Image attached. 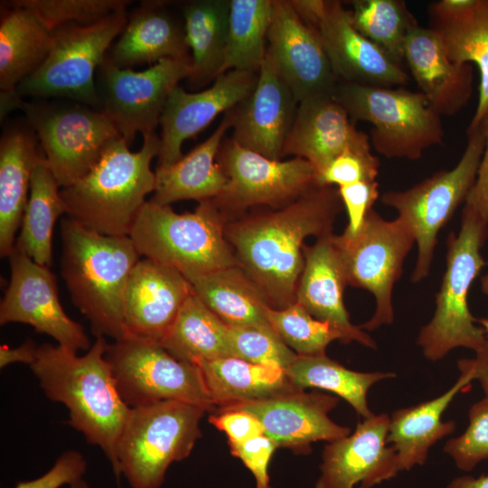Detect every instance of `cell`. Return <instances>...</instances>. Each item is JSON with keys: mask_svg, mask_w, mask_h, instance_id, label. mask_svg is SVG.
Returning a JSON list of instances; mask_svg holds the SVG:
<instances>
[{"mask_svg": "<svg viewBox=\"0 0 488 488\" xmlns=\"http://www.w3.org/2000/svg\"><path fill=\"white\" fill-rule=\"evenodd\" d=\"M230 0H195L183 4L186 40L192 52L188 85L200 89L221 74L227 44Z\"/></svg>", "mask_w": 488, "mask_h": 488, "instance_id": "35", "label": "cell"}, {"mask_svg": "<svg viewBox=\"0 0 488 488\" xmlns=\"http://www.w3.org/2000/svg\"><path fill=\"white\" fill-rule=\"evenodd\" d=\"M446 488H488V474L477 477L463 475L452 480Z\"/></svg>", "mask_w": 488, "mask_h": 488, "instance_id": "53", "label": "cell"}, {"mask_svg": "<svg viewBox=\"0 0 488 488\" xmlns=\"http://www.w3.org/2000/svg\"><path fill=\"white\" fill-rule=\"evenodd\" d=\"M469 423L465 431L449 439L444 451L463 471H472L482 461L488 459V397L471 406Z\"/></svg>", "mask_w": 488, "mask_h": 488, "instance_id": "44", "label": "cell"}, {"mask_svg": "<svg viewBox=\"0 0 488 488\" xmlns=\"http://www.w3.org/2000/svg\"><path fill=\"white\" fill-rule=\"evenodd\" d=\"M481 290L484 295L488 296V271L481 279Z\"/></svg>", "mask_w": 488, "mask_h": 488, "instance_id": "54", "label": "cell"}, {"mask_svg": "<svg viewBox=\"0 0 488 488\" xmlns=\"http://www.w3.org/2000/svg\"><path fill=\"white\" fill-rule=\"evenodd\" d=\"M487 236L488 223L464 205L460 230L457 234L451 232L446 240V267L436 296L435 313L418 336L428 361L442 360L458 347L475 353L488 349V337L475 324L468 305L471 286L485 266L481 249Z\"/></svg>", "mask_w": 488, "mask_h": 488, "instance_id": "6", "label": "cell"}, {"mask_svg": "<svg viewBox=\"0 0 488 488\" xmlns=\"http://www.w3.org/2000/svg\"><path fill=\"white\" fill-rule=\"evenodd\" d=\"M343 206L338 188L319 184L282 208L229 220L226 239L270 308L296 303L305 239L333 233Z\"/></svg>", "mask_w": 488, "mask_h": 488, "instance_id": "1", "label": "cell"}, {"mask_svg": "<svg viewBox=\"0 0 488 488\" xmlns=\"http://www.w3.org/2000/svg\"><path fill=\"white\" fill-rule=\"evenodd\" d=\"M70 488H89L87 482H85L83 479L72 483L70 485Z\"/></svg>", "mask_w": 488, "mask_h": 488, "instance_id": "56", "label": "cell"}, {"mask_svg": "<svg viewBox=\"0 0 488 488\" xmlns=\"http://www.w3.org/2000/svg\"><path fill=\"white\" fill-rule=\"evenodd\" d=\"M349 149L371 150L370 137L355 127L333 96L298 104L283 157L293 155L307 160L319 176L334 158Z\"/></svg>", "mask_w": 488, "mask_h": 488, "instance_id": "25", "label": "cell"}, {"mask_svg": "<svg viewBox=\"0 0 488 488\" xmlns=\"http://www.w3.org/2000/svg\"><path fill=\"white\" fill-rule=\"evenodd\" d=\"M64 213L66 208L61 196V187L44 160L33 173L29 198L14 249L35 263L50 267L54 226Z\"/></svg>", "mask_w": 488, "mask_h": 488, "instance_id": "36", "label": "cell"}, {"mask_svg": "<svg viewBox=\"0 0 488 488\" xmlns=\"http://www.w3.org/2000/svg\"><path fill=\"white\" fill-rule=\"evenodd\" d=\"M10 280L0 303V324L21 323L36 333L78 352L90 344L85 329L65 313L61 305L57 280L50 267L35 263L14 249L8 257Z\"/></svg>", "mask_w": 488, "mask_h": 488, "instance_id": "17", "label": "cell"}, {"mask_svg": "<svg viewBox=\"0 0 488 488\" xmlns=\"http://www.w3.org/2000/svg\"><path fill=\"white\" fill-rule=\"evenodd\" d=\"M228 338L231 357L249 362L286 371L297 356L272 327L228 325Z\"/></svg>", "mask_w": 488, "mask_h": 488, "instance_id": "43", "label": "cell"}, {"mask_svg": "<svg viewBox=\"0 0 488 488\" xmlns=\"http://www.w3.org/2000/svg\"><path fill=\"white\" fill-rule=\"evenodd\" d=\"M87 462L82 454L67 450L56 459L52 467L42 476L32 481L19 482L14 488H60L82 479Z\"/></svg>", "mask_w": 488, "mask_h": 488, "instance_id": "48", "label": "cell"}, {"mask_svg": "<svg viewBox=\"0 0 488 488\" xmlns=\"http://www.w3.org/2000/svg\"><path fill=\"white\" fill-rule=\"evenodd\" d=\"M160 136L143 135L139 151L131 152L118 136L80 179L61 189L68 217L108 236H129L146 196L155 189L151 162L158 156Z\"/></svg>", "mask_w": 488, "mask_h": 488, "instance_id": "4", "label": "cell"}, {"mask_svg": "<svg viewBox=\"0 0 488 488\" xmlns=\"http://www.w3.org/2000/svg\"><path fill=\"white\" fill-rule=\"evenodd\" d=\"M38 346L28 339L16 348L4 344L0 346V368H5L15 362L26 363L29 366L35 361Z\"/></svg>", "mask_w": 488, "mask_h": 488, "instance_id": "51", "label": "cell"}, {"mask_svg": "<svg viewBox=\"0 0 488 488\" xmlns=\"http://www.w3.org/2000/svg\"><path fill=\"white\" fill-rule=\"evenodd\" d=\"M107 55L122 69L164 59L190 57L183 18L162 1H141L128 13L127 22Z\"/></svg>", "mask_w": 488, "mask_h": 488, "instance_id": "29", "label": "cell"}, {"mask_svg": "<svg viewBox=\"0 0 488 488\" xmlns=\"http://www.w3.org/2000/svg\"><path fill=\"white\" fill-rule=\"evenodd\" d=\"M258 72L232 70L218 76L199 92L175 87L160 118L161 148L157 167L171 165L183 157V142L195 136L221 113L232 109L254 90Z\"/></svg>", "mask_w": 488, "mask_h": 488, "instance_id": "20", "label": "cell"}, {"mask_svg": "<svg viewBox=\"0 0 488 488\" xmlns=\"http://www.w3.org/2000/svg\"><path fill=\"white\" fill-rule=\"evenodd\" d=\"M194 364L216 410L296 390L286 371L275 365L253 363L237 357L199 361Z\"/></svg>", "mask_w": 488, "mask_h": 488, "instance_id": "33", "label": "cell"}, {"mask_svg": "<svg viewBox=\"0 0 488 488\" xmlns=\"http://www.w3.org/2000/svg\"><path fill=\"white\" fill-rule=\"evenodd\" d=\"M377 181H362L338 187L339 194L348 214V224L343 233L352 238L361 229L368 212L379 198Z\"/></svg>", "mask_w": 488, "mask_h": 488, "instance_id": "46", "label": "cell"}, {"mask_svg": "<svg viewBox=\"0 0 488 488\" xmlns=\"http://www.w3.org/2000/svg\"><path fill=\"white\" fill-rule=\"evenodd\" d=\"M192 287L178 270L149 258L132 269L124 295L129 335L159 343L174 324Z\"/></svg>", "mask_w": 488, "mask_h": 488, "instance_id": "24", "label": "cell"}, {"mask_svg": "<svg viewBox=\"0 0 488 488\" xmlns=\"http://www.w3.org/2000/svg\"><path fill=\"white\" fill-rule=\"evenodd\" d=\"M404 61L419 91L442 116H454L469 102L473 93V67L457 63L447 55L435 31L417 23L407 37Z\"/></svg>", "mask_w": 488, "mask_h": 488, "instance_id": "26", "label": "cell"}, {"mask_svg": "<svg viewBox=\"0 0 488 488\" xmlns=\"http://www.w3.org/2000/svg\"><path fill=\"white\" fill-rule=\"evenodd\" d=\"M52 31L30 10L1 1L0 93H16L18 84L45 61Z\"/></svg>", "mask_w": 488, "mask_h": 488, "instance_id": "32", "label": "cell"}, {"mask_svg": "<svg viewBox=\"0 0 488 488\" xmlns=\"http://www.w3.org/2000/svg\"><path fill=\"white\" fill-rule=\"evenodd\" d=\"M476 322L479 323V324L484 331L486 336L488 337V318L476 319Z\"/></svg>", "mask_w": 488, "mask_h": 488, "instance_id": "55", "label": "cell"}, {"mask_svg": "<svg viewBox=\"0 0 488 488\" xmlns=\"http://www.w3.org/2000/svg\"><path fill=\"white\" fill-rule=\"evenodd\" d=\"M466 135V147L455 167L438 171L405 191H388L381 196V202L395 209L415 236L418 256L410 278L414 283L428 276L438 232L465 202L475 182L484 138L478 127L467 129Z\"/></svg>", "mask_w": 488, "mask_h": 488, "instance_id": "10", "label": "cell"}, {"mask_svg": "<svg viewBox=\"0 0 488 488\" xmlns=\"http://www.w3.org/2000/svg\"><path fill=\"white\" fill-rule=\"evenodd\" d=\"M380 160L371 150H346L319 174L321 185L338 187L362 181H376Z\"/></svg>", "mask_w": 488, "mask_h": 488, "instance_id": "45", "label": "cell"}, {"mask_svg": "<svg viewBox=\"0 0 488 488\" xmlns=\"http://www.w3.org/2000/svg\"><path fill=\"white\" fill-rule=\"evenodd\" d=\"M286 373L296 389L316 388L331 391L346 400L363 418L373 415L367 401L371 386L382 380L396 377L393 372L352 371L326 354L297 355Z\"/></svg>", "mask_w": 488, "mask_h": 488, "instance_id": "38", "label": "cell"}, {"mask_svg": "<svg viewBox=\"0 0 488 488\" xmlns=\"http://www.w3.org/2000/svg\"><path fill=\"white\" fill-rule=\"evenodd\" d=\"M187 280L195 295L227 325L271 327L266 317L268 305L262 292L239 266Z\"/></svg>", "mask_w": 488, "mask_h": 488, "instance_id": "34", "label": "cell"}, {"mask_svg": "<svg viewBox=\"0 0 488 488\" xmlns=\"http://www.w3.org/2000/svg\"><path fill=\"white\" fill-rule=\"evenodd\" d=\"M105 357L122 399L131 408L180 400L216 411L199 368L175 358L159 343L128 335L108 343Z\"/></svg>", "mask_w": 488, "mask_h": 488, "instance_id": "12", "label": "cell"}, {"mask_svg": "<svg viewBox=\"0 0 488 488\" xmlns=\"http://www.w3.org/2000/svg\"><path fill=\"white\" fill-rule=\"evenodd\" d=\"M27 120L5 125L0 139V255L12 253L21 227L35 167L45 160Z\"/></svg>", "mask_w": 488, "mask_h": 488, "instance_id": "28", "label": "cell"}, {"mask_svg": "<svg viewBox=\"0 0 488 488\" xmlns=\"http://www.w3.org/2000/svg\"><path fill=\"white\" fill-rule=\"evenodd\" d=\"M318 34L339 82L393 88L408 81L402 65L353 26L350 9L337 0H292Z\"/></svg>", "mask_w": 488, "mask_h": 488, "instance_id": "16", "label": "cell"}, {"mask_svg": "<svg viewBox=\"0 0 488 488\" xmlns=\"http://www.w3.org/2000/svg\"><path fill=\"white\" fill-rule=\"evenodd\" d=\"M216 161L228 183L213 200L229 217L259 205L282 208L320 184L316 170L307 160H273L231 138L223 139Z\"/></svg>", "mask_w": 488, "mask_h": 488, "instance_id": "15", "label": "cell"}, {"mask_svg": "<svg viewBox=\"0 0 488 488\" xmlns=\"http://www.w3.org/2000/svg\"><path fill=\"white\" fill-rule=\"evenodd\" d=\"M61 272L73 305L88 319L93 334L114 341L129 335L124 295L141 255L129 236H108L70 218L61 224Z\"/></svg>", "mask_w": 488, "mask_h": 488, "instance_id": "3", "label": "cell"}, {"mask_svg": "<svg viewBox=\"0 0 488 488\" xmlns=\"http://www.w3.org/2000/svg\"><path fill=\"white\" fill-rule=\"evenodd\" d=\"M160 344L175 358L199 361L231 357L228 325L192 292Z\"/></svg>", "mask_w": 488, "mask_h": 488, "instance_id": "37", "label": "cell"}, {"mask_svg": "<svg viewBox=\"0 0 488 488\" xmlns=\"http://www.w3.org/2000/svg\"><path fill=\"white\" fill-rule=\"evenodd\" d=\"M333 98L352 122L371 125V145L387 158L418 160L443 143L441 116L420 91L338 82Z\"/></svg>", "mask_w": 488, "mask_h": 488, "instance_id": "7", "label": "cell"}, {"mask_svg": "<svg viewBox=\"0 0 488 488\" xmlns=\"http://www.w3.org/2000/svg\"><path fill=\"white\" fill-rule=\"evenodd\" d=\"M338 401V398L322 392L296 389L230 405L216 411H246L258 418L264 435L277 447L306 454L314 442H333L350 434L349 427L334 423L328 416Z\"/></svg>", "mask_w": 488, "mask_h": 488, "instance_id": "19", "label": "cell"}, {"mask_svg": "<svg viewBox=\"0 0 488 488\" xmlns=\"http://www.w3.org/2000/svg\"><path fill=\"white\" fill-rule=\"evenodd\" d=\"M207 411L164 400L130 409L117 445V463L131 488H160L168 467L185 459L202 436Z\"/></svg>", "mask_w": 488, "mask_h": 488, "instance_id": "8", "label": "cell"}, {"mask_svg": "<svg viewBox=\"0 0 488 488\" xmlns=\"http://www.w3.org/2000/svg\"><path fill=\"white\" fill-rule=\"evenodd\" d=\"M428 14L448 57L479 69L478 103L467 129L476 128L488 113V0H440L428 5Z\"/></svg>", "mask_w": 488, "mask_h": 488, "instance_id": "27", "label": "cell"}, {"mask_svg": "<svg viewBox=\"0 0 488 488\" xmlns=\"http://www.w3.org/2000/svg\"><path fill=\"white\" fill-rule=\"evenodd\" d=\"M34 130L46 164L61 188L84 176L108 145L120 136L100 111L78 102L25 101L14 104Z\"/></svg>", "mask_w": 488, "mask_h": 488, "instance_id": "11", "label": "cell"}, {"mask_svg": "<svg viewBox=\"0 0 488 488\" xmlns=\"http://www.w3.org/2000/svg\"><path fill=\"white\" fill-rule=\"evenodd\" d=\"M348 286L371 292L375 311L360 325L372 331L394 320L392 292L399 279L404 261L416 243L410 227L400 218L383 219L373 208L368 212L357 235H337Z\"/></svg>", "mask_w": 488, "mask_h": 488, "instance_id": "14", "label": "cell"}, {"mask_svg": "<svg viewBox=\"0 0 488 488\" xmlns=\"http://www.w3.org/2000/svg\"><path fill=\"white\" fill-rule=\"evenodd\" d=\"M191 72V56L164 59L135 71L117 67L106 55L96 73L99 111L130 145L137 133L155 132L171 92Z\"/></svg>", "mask_w": 488, "mask_h": 488, "instance_id": "13", "label": "cell"}, {"mask_svg": "<svg viewBox=\"0 0 488 488\" xmlns=\"http://www.w3.org/2000/svg\"><path fill=\"white\" fill-rule=\"evenodd\" d=\"M266 317L280 339L300 356L325 354L332 342H343V335L338 330L313 317L296 302L279 310L268 306Z\"/></svg>", "mask_w": 488, "mask_h": 488, "instance_id": "41", "label": "cell"}, {"mask_svg": "<svg viewBox=\"0 0 488 488\" xmlns=\"http://www.w3.org/2000/svg\"><path fill=\"white\" fill-rule=\"evenodd\" d=\"M267 41V52L299 103L333 96L339 81L323 43L292 0H272Z\"/></svg>", "mask_w": 488, "mask_h": 488, "instance_id": "18", "label": "cell"}, {"mask_svg": "<svg viewBox=\"0 0 488 488\" xmlns=\"http://www.w3.org/2000/svg\"><path fill=\"white\" fill-rule=\"evenodd\" d=\"M209 421L225 433L228 443H242L264 435L262 425L258 418L243 410H219L209 417Z\"/></svg>", "mask_w": 488, "mask_h": 488, "instance_id": "49", "label": "cell"}, {"mask_svg": "<svg viewBox=\"0 0 488 488\" xmlns=\"http://www.w3.org/2000/svg\"><path fill=\"white\" fill-rule=\"evenodd\" d=\"M305 264L296 294V302L313 317L326 322L343 335V343L357 342L376 348L375 341L360 326L352 324L343 303L348 286L337 235L320 237L312 246H304Z\"/></svg>", "mask_w": 488, "mask_h": 488, "instance_id": "23", "label": "cell"}, {"mask_svg": "<svg viewBox=\"0 0 488 488\" xmlns=\"http://www.w3.org/2000/svg\"><path fill=\"white\" fill-rule=\"evenodd\" d=\"M473 380L469 372L460 371L455 383L443 394L391 414L387 442L395 449L399 471L423 465L430 447L455 429V423L442 421V415Z\"/></svg>", "mask_w": 488, "mask_h": 488, "instance_id": "31", "label": "cell"}, {"mask_svg": "<svg viewBox=\"0 0 488 488\" xmlns=\"http://www.w3.org/2000/svg\"><path fill=\"white\" fill-rule=\"evenodd\" d=\"M33 13L51 31L68 23L90 24L127 10L128 0H12Z\"/></svg>", "mask_w": 488, "mask_h": 488, "instance_id": "42", "label": "cell"}, {"mask_svg": "<svg viewBox=\"0 0 488 488\" xmlns=\"http://www.w3.org/2000/svg\"><path fill=\"white\" fill-rule=\"evenodd\" d=\"M349 3L356 30L401 65L408 33L418 23L406 3L402 0H353Z\"/></svg>", "mask_w": 488, "mask_h": 488, "instance_id": "40", "label": "cell"}, {"mask_svg": "<svg viewBox=\"0 0 488 488\" xmlns=\"http://www.w3.org/2000/svg\"><path fill=\"white\" fill-rule=\"evenodd\" d=\"M271 14L272 0H230L221 74L232 70L259 71L267 54Z\"/></svg>", "mask_w": 488, "mask_h": 488, "instance_id": "39", "label": "cell"}, {"mask_svg": "<svg viewBox=\"0 0 488 488\" xmlns=\"http://www.w3.org/2000/svg\"><path fill=\"white\" fill-rule=\"evenodd\" d=\"M127 18L122 10L94 23H68L52 30L49 54L18 84L17 95L68 99L99 111L95 76Z\"/></svg>", "mask_w": 488, "mask_h": 488, "instance_id": "9", "label": "cell"}, {"mask_svg": "<svg viewBox=\"0 0 488 488\" xmlns=\"http://www.w3.org/2000/svg\"><path fill=\"white\" fill-rule=\"evenodd\" d=\"M229 220L213 199L199 202L194 211L183 213L149 200L129 237L141 257L173 267L187 279L239 266L225 236Z\"/></svg>", "mask_w": 488, "mask_h": 488, "instance_id": "5", "label": "cell"}, {"mask_svg": "<svg viewBox=\"0 0 488 488\" xmlns=\"http://www.w3.org/2000/svg\"><path fill=\"white\" fill-rule=\"evenodd\" d=\"M477 127L483 136L484 149L475 182L466 198L465 206L473 210L488 223V113L483 117Z\"/></svg>", "mask_w": 488, "mask_h": 488, "instance_id": "50", "label": "cell"}, {"mask_svg": "<svg viewBox=\"0 0 488 488\" xmlns=\"http://www.w3.org/2000/svg\"><path fill=\"white\" fill-rule=\"evenodd\" d=\"M389 423L388 414H373L353 433L325 445L315 488H372L396 476L400 471L387 442Z\"/></svg>", "mask_w": 488, "mask_h": 488, "instance_id": "22", "label": "cell"}, {"mask_svg": "<svg viewBox=\"0 0 488 488\" xmlns=\"http://www.w3.org/2000/svg\"><path fill=\"white\" fill-rule=\"evenodd\" d=\"M298 104L267 51L254 90L232 108L230 138L248 150L281 160Z\"/></svg>", "mask_w": 488, "mask_h": 488, "instance_id": "21", "label": "cell"}, {"mask_svg": "<svg viewBox=\"0 0 488 488\" xmlns=\"http://www.w3.org/2000/svg\"><path fill=\"white\" fill-rule=\"evenodd\" d=\"M108 343L98 336L84 355L59 344L38 346L29 366L45 396L69 410V425L99 446L111 464L117 483V445L129 415L105 353Z\"/></svg>", "mask_w": 488, "mask_h": 488, "instance_id": "2", "label": "cell"}, {"mask_svg": "<svg viewBox=\"0 0 488 488\" xmlns=\"http://www.w3.org/2000/svg\"><path fill=\"white\" fill-rule=\"evenodd\" d=\"M457 368L459 371L469 372L474 380H478L484 395L488 397V349L475 353L474 358L460 359Z\"/></svg>", "mask_w": 488, "mask_h": 488, "instance_id": "52", "label": "cell"}, {"mask_svg": "<svg viewBox=\"0 0 488 488\" xmlns=\"http://www.w3.org/2000/svg\"><path fill=\"white\" fill-rule=\"evenodd\" d=\"M232 109L224 113L213 133L174 164L156 167L155 189L150 199L160 205L182 200L198 202L214 199L221 194L228 177L216 157L225 133L232 128Z\"/></svg>", "mask_w": 488, "mask_h": 488, "instance_id": "30", "label": "cell"}, {"mask_svg": "<svg viewBox=\"0 0 488 488\" xmlns=\"http://www.w3.org/2000/svg\"><path fill=\"white\" fill-rule=\"evenodd\" d=\"M230 453L239 458L252 473L257 488H271L268 465L277 448L268 436L260 435L242 443H228Z\"/></svg>", "mask_w": 488, "mask_h": 488, "instance_id": "47", "label": "cell"}]
</instances>
